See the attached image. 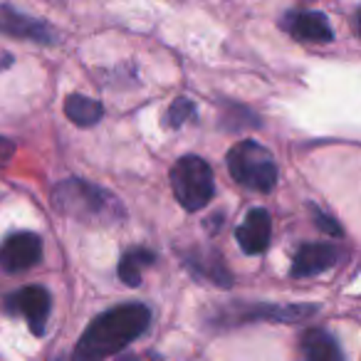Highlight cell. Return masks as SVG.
Listing matches in <instances>:
<instances>
[{
	"label": "cell",
	"instance_id": "1",
	"mask_svg": "<svg viewBox=\"0 0 361 361\" xmlns=\"http://www.w3.org/2000/svg\"><path fill=\"white\" fill-rule=\"evenodd\" d=\"M151 324V310L141 302H126L102 312L80 336L70 361H102L119 354L134 339H139Z\"/></svg>",
	"mask_w": 361,
	"mask_h": 361
},
{
	"label": "cell",
	"instance_id": "2",
	"mask_svg": "<svg viewBox=\"0 0 361 361\" xmlns=\"http://www.w3.org/2000/svg\"><path fill=\"white\" fill-rule=\"evenodd\" d=\"M52 206L57 213L87 226H111L126 216L124 206L106 188L85 178H65L52 188Z\"/></svg>",
	"mask_w": 361,
	"mask_h": 361
},
{
	"label": "cell",
	"instance_id": "3",
	"mask_svg": "<svg viewBox=\"0 0 361 361\" xmlns=\"http://www.w3.org/2000/svg\"><path fill=\"white\" fill-rule=\"evenodd\" d=\"M228 171L233 180L257 193H270L277 186L280 171L272 154L252 139H243L228 151Z\"/></svg>",
	"mask_w": 361,
	"mask_h": 361
},
{
	"label": "cell",
	"instance_id": "4",
	"mask_svg": "<svg viewBox=\"0 0 361 361\" xmlns=\"http://www.w3.org/2000/svg\"><path fill=\"white\" fill-rule=\"evenodd\" d=\"M171 188L183 211H201L211 203L213 193H216L213 169L201 156H180L171 169Z\"/></svg>",
	"mask_w": 361,
	"mask_h": 361
},
{
	"label": "cell",
	"instance_id": "5",
	"mask_svg": "<svg viewBox=\"0 0 361 361\" xmlns=\"http://www.w3.org/2000/svg\"><path fill=\"white\" fill-rule=\"evenodd\" d=\"M3 307H6L8 314L25 317V322L30 324V329L35 336L45 334L47 319H50V310H52V297L45 287H40V285L23 287V290L13 292Z\"/></svg>",
	"mask_w": 361,
	"mask_h": 361
},
{
	"label": "cell",
	"instance_id": "6",
	"mask_svg": "<svg viewBox=\"0 0 361 361\" xmlns=\"http://www.w3.org/2000/svg\"><path fill=\"white\" fill-rule=\"evenodd\" d=\"M0 32L16 37V40H30L37 45H55L57 35L47 23L18 11V8L0 3Z\"/></svg>",
	"mask_w": 361,
	"mask_h": 361
},
{
	"label": "cell",
	"instance_id": "7",
	"mask_svg": "<svg viewBox=\"0 0 361 361\" xmlns=\"http://www.w3.org/2000/svg\"><path fill=\"white\" fill-rule=\"evenodd\" d=\"M42 257V240L35 233H13L0 245V267L6 272H25Z\"/></svg>",
	"mask_w": 361,
	"mask_h": 361
},
{
	"label": "cell",
	"instance_id": "8",
	"mask_svg": "<svg viewBox=\"0 0 361 361\" xmlns=\"http://www.w3.org/2000/svg\"><path fill=\"white\" fill-rule=\"evenodd\" d=\"M282 27L295 40L310 42V45H326L334 40V27L329 18L319 11H292L282 18Z\"/></svg>",
	"mask_w": 361,
	"mask_h": 361
},
{
	"label": "cell",
	"instance_id": "9",
	"mask_svg": "<svg viewBox=\"0 0 361 361\" xmlns=\"http://www.w3.org/2000/svg\"><path fill=\"white\" fill-rule=\"evenodd\" d=\"M270 238L272 218L265 208H252L235 231V240L245 255H262L270 247Z\"/></svg>",
	"mask_w": 361,
	"mask_h": 361
},
{
	"label": "cell",
	"instance_id": "10",
	"mask_svg": "<svg viewBox=\"0 0 361 361\" xmlns=\"http://www.w3.org/2000/svg\"><path fill=\"white\" fill-rule=\"evenodd\" d=\"M339 262V250L329 243H305L292 257V277H312L331 270Z\"/></svg>",
	"mask_w": 361,
	"mask_h": 361
},
{
	"label": "cell",
	"instance_id": "11",
	"mask_svg": "<svg viewBox=\"0 0 361 361\" xmlns=\"http://www.w3.org/2000/svg\"><path fill=\"white\" fill-rule=\"evenodd\" d=\"M317 312V305H252V307H238L235 322H257V319H270V322H302Z\"/></svg>",
	"mask_w": 361,
	"mask_h": 361
},
{
	"label": "cell",
	"instance_id": "12",
	"mask_svg": "<svg viewBox=\"0 0 361 361\" xmlns=\"http://www.w3.org/2000/svg\"><path fill=\"white\" fill-rule=\"evenodd\" d=\"M300 361H346L339 341L326 329H307L300 339Z\"/></svg>",
	"mask_w": 361,
	"mask_h": 361
},
{
	"label": "cell",
	"instance_id": "13",
	"mask_svg": "<svg viewBox=\"0 0 361 361\" xmlns=\"http://www.w3.org/2000/svg\"><path fill=\"white\" fill-rule=\"evenodd\" d=\"M183 260H186V267L196 277H203V280L213 282V285H218V287H231L233 285L231 270H228L226 262L221 260V255H218L216 250L188 252Z\"/></svg>",
	"mask_w": 361,
	"mask_h": 361
},
{
	"label": "cell",
	"instance_id": "14",
	"mask_svg": "<svg viewBox=\"0 0 361 361\" xmlns=\"http://www.w3.org/2000/svg\"><path fill=\"white\" fill-rule=\"evenodd\" d=\"M65 114L77 126H94L104 119V104L85 94H70L65 99Z\"/></svg>",
	"mask_w": 361,
	"mask_h": 361
},
{
	"label": "cell",
	"instance_id": "15",
	"mask_svg": "<svg viewBox=\"0 0 361 361\" xmlns=\"http://www.w3.org/2000/svg\"><path fill=\"white\" fill-rule=\"evenodd\" d=\"M156 255L146 247H134V250H126L119 260V280L129 287H139L141 285V272L144 267L154 265Z\"/></svg>",
	"mask_w": 361,
	"mask_h": 361
},
{
	"label": "cell",
	"instance_id": "16",
	"mask_svg": "<svg viewBox=\"0 0 361 361\" xmlns=\"http://www.w3.org/2000/svg\"><path fill=\"white\" fill-rule=\"evenodd\" d=\"M221 126L228 131H247V129H257L260 119H257L255 111H250L247 106L235 104V102H223Z\"/></svg>",
	"mask_w": 361,
	"mask_h": 361
},
{
	"label": "cell",
	"instance_id": "17",
	"mask_svg": "<svg viewBox=\"0 0 361 361\" xmlns=\"http://www.w3.org/2000/svg\"><path fill=\"white\" fill-rule=\"evenodd\" d=\"M193 116H196V104H193L188 97H178V99H173V104L169 106L164 121L171 129H178V126H183L188 119H193Z\"/></svg>",
	"mask_w": 361,
	"mask_h": 361
},
{
	"label": "cell",
	"instance_id": "18",
	"mask_svg": "<svg viewBox=\"0 0 361 361\" xmlns=\"http://www.w3.org/2000/svg\"><path fill=\"white\" fill-rule=\"evenodd\" d=\"M314 223L322 228V231L326 233V235H334V238H341L344 235V228H341V223H336L331 216H326V213L317 211L314 213Z\"/></svg>",
	"mask_w": 361,
	"mask_h": 361
},
{
	"label": "cell",
	"instance_id": "19",
	"mask_svg": "<svg viewBox=\"0 0 361 361\" xmlns=\"http://www.w3.org/2000/svg\"><path fill=\"white\" fill-rule=\"evenodd\" d=\"M13 154H16V144L6 136H0V166H6L13 159Z\"/></svg>",
	"mask_w": 361,
	"mask_h": 361
},
{
	"label": "cell",
	"instance_id": "20",
	"mask_svg": "<svg viewBox=\"0 0 361 361\" xmlns=\"http://www.w3.org/2000/svg\"><path fill=\"white\" fill-rule=\"evenodd\" d=\"M13 62L16 60H13L11 52H0V72H6L8 67H13Z\"/></svg>",
	"mask_w": 361,
	"mask_h": 361
}]
</instances>
